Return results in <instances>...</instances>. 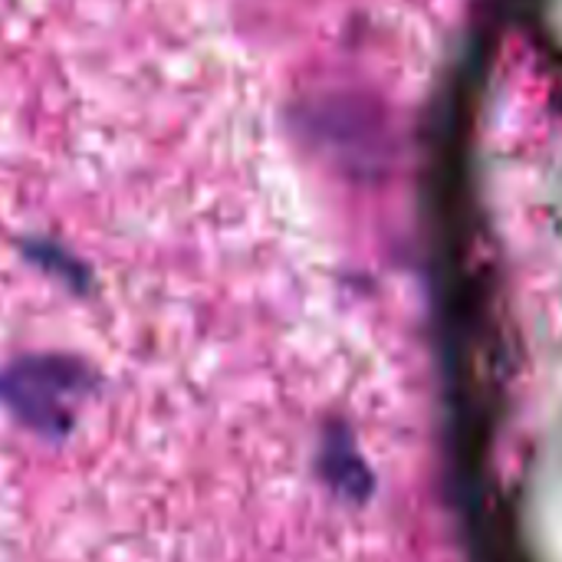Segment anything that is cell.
<instances>
[{"label": "cell", "instance_id": "3", "mask_svg": "<svg viewBox=\"0 0 562 562\" xmlns=\"http://www.w3.org/2000/svg\"><path fill=\"white\" fill-rule=\"evenodd\" d=\"M23 254H26L36 267H43L49 277L63 280L69 290H79V293L89 290V270H86L72 254H66L59 244H49V240H26V244H23Z\"/></svg>", "mask_w": 562, "mask_h": 562}, {"label": "cell", "instance_id": "2", "mask_svg": "<svg viewBox=\"0 0 562 562\" xmlns=\"http://www.w3.org/2000/svg\"><path fill=\"white\" fill-rule=\"evenodd\" d=\"M323 474L349 501H362L369 494V487H372V477H369L366 464L359 461L349 435L339 431V428L326 438V448H323Z\"/></svg>", "mask_w": 562, "mask_h": 562}, {"label": "cell", "instance_id": "1", "mask_svg": "<svg viewBox=\"0 0 562 562\" xmlns=\"http://www.w3.org/2000/svg\"><path fill=\"white\" fill-rule=\"evenodd\" d=\"M99 372L63 352L20 356L0 372V402L7 412L43 438H66L76 425V408L95 392Z\"/></svg>", "mask_w": 562, "mask_h": 562}]
</instances>
